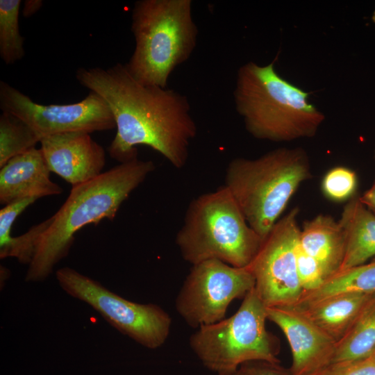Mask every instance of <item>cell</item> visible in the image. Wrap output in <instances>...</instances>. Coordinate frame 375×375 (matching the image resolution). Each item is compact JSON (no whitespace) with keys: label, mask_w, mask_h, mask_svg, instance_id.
I'll return each mask as SVG.
<instances>
[{"label":"cell","mask_w":375,"mask_h":375,"mask_svg":"<svg viewBox=\"0 0 375 375\" xmlns=\"http://www.w3.org/2000/svg\"><path fill=\"white\" fill-rule=\"evenodd\" d=\"M80 84L98 94L110 108L117 133L108 147L120 163L138 158V145L160 153L174 167L186 165L197 132L188 97L172 89L136 81L125 64L108 68H79Z\"/></svg>","instance_id":"1"},{"label":"cell","mask_w":375,"mask_h":375,"mask_svg":"<svg viewBox=\"0 0 375 375\" xmlns=\"http://www.w3.org/2000/svg\"><path fill=\"white\" fill-rule=\"evenodd\" d=\"M154 169L152 161L137 158L72 187L37 242L26 281L47 278L55 265L68 254L75 233L88 224L97 225L103 219L112 221L122 203Z\"/></svg>","instance_id":"2"},{"label":"cell","mask_w":375,"mask_h":375,"mask_svg":"<svg viewBox=\"0 0 375 375\" xmlns=\"http://www.w3.org/2000/svg\"><path fill=\"white\" fill-rule=\"evenodd\" d=\"M254 62L238 70L233 99L247 131L254 138L290 142L315 136L324 115L308 100V93L283 78L274 62Z\"/></svg>","instance_id":"3"},{"label":"cell","mask_w":375,"mask_h":375,"mask_svg":"<svg viewBox=\"0 0 375 375\" xmlns=\"http://www.w3.org/2000/svg\"><path fill=\"white\" fill-rule=\"evenodd\" d=\"M311 177L303 149L279 148L254 159H233L224 185L249 225L264 240L297 190Z\"/></svg>","instance_id":"4"},{"label":"cell","mask_w":375,"mask_h":375,"mask_svg":"<svg viewBox=\"0 0 375 375\" xmlns=\"http://www.w3.org/2000/svg\"><path fill=\"white\" fill-rule=\"evenodd\" d=\"M191 0H139L131 15L135 49L125 64L146 85L167 88L172 72L186 62L197 42Z\"/></svg>","instance_id":"5"},{"label":"cell","mask_w":375,"mask_h":375,"mask_svg":"<svg viewBox=\"0 0 375 375\" xmlns=\"http://www.w3.org/2000/svg\"><path fill=\"white\" fill-rule=\"evenodd\" d=\"M263 241L225 185L192 201L176 236L181 256L192 265L218 260L233 267H247Z\"/></svg>","instance_id":"6"},{"label":"cell","mask_w":375,"mask_h":375,"mask_svg":"<svg viewBox=\"0 0 375 375\" xmlns=\"http://www.w3.org/2000/svg\"><path fill=\"white\" fill-rule=\"evenodd\" d=\"M267 306L253 288L233 315L197 328L190 338V347L215 375H228L251 360L280 363L279 342L267 330Z\"/></svg>","instance_id":"7"},{"label":"cell","mask_w":375,"mask_h":375,"mask_svg":"<svg viewBox=\"0 0 375 375\" xmlns=\"http://www.w3.org/2000/svg\"><path fill=\"white\" fill-rule=\"evenodd\" d=\"M56 276L66 293L90 305L113 327L144 347L159 348L168 338L172 321L160 306L124 299L70 267L59 269Z\"/></svg>","instance_id":"8"},{"label":"cell","mask_w":375,"mask_h":375,"mask_svg":"<svg viewBox=\"0 0 375 375\" xmlns=\"http://www.w3.org/2000/svg\"><path fill=\"white\" fill-rule=\"evenodd\" d=\"M255 287L249 267H237L218 260L193 265L176 297L175 308L192 328L225 318L230 303Z\"/></svg>","instance_id":"9"},{"label":"cell","mask_w":375,"mask_h":375,"mask_svg":"<svg viewBox=\"0 0 375 375\" xmlns=\"http://www.w3.org/2000/svg\"><path fill=\"white\" fill-rule=\"evenodd\" d=\"M0 108L23 121L41 138L77 131L91 133L116 127L113 115L106 101L91 91L77 103L43 105L1 81Z\"/></svg>","instance_id":"10"},{"label":"cell","mask_w":375,"mask_h":375,"mask_svg":"<svg viewBox=\"0 0 375 375\" xmlns=\"http://www.w3.org/2000/svg\"><path fill=\"white\" fill-rule=\"evenodd\" d=\"M299 212L294 208L278 219L249 265L255 290L267 307H294L303 292L296 261Z\"/></svg>","instance_id":"11"},{"label":"cell","mask_w":375,"mask_h":375,"mask_svg":"<svg viewBox=\"0 0 375 375\" xmlns=\"http://www.w3.org/2000/svg\"><path fill=\"white\" fill-rule=\"evenodd\" d=\"M267 317L289 343L293 375H312L332 362L336 342L301 311L293 307H267Z\"/></svg>","instance_id":"12"},{"label":"cell","mask_w":375,"mask_h":375,"mask_svg":"<svg viewBox=\"0 0 375 375\" xmlns=\"http://www.w3.org/2000/svg\"><path fill=\"white\" fill-rule=\"evenodd\" d=\"M90 134L83 131L60 133L44 137L40 142L51 172L72 187L99 176L106 163L103 148Z\"/></svg>","instance_id":"13"},{"label":"cell","mask_w":375,"mask_h":375,"mask_svg":"<svg viewBox=\"0 0 375 375\" xmlns=\"http://www.w3.org/2000/svg\"><path fill=\"white\" fill-rule=\"evenodd\" d=\"M40 149L32 148L8 160L0 169V203L58 195L62 188L50 179Z\"/></svg>","instance_id":"14"},{"label":"cell","mask_w":375,"mask_h":375,"mask_svg":"<svg viewBox=\"0 0 375 375\" xmlns=\"http://www.w3.org/2000/svg\"><path fill=\"white\" fill-rule=\"evenodd\" d=\"M299 245L318 262L326 280L340 272L345 238L339 221L324 214L306 221L300 229Z\"/></svg>","instance_id":"15"},{"label":"cell","mask_w":375,"mask_h":375,"mask_svg":"<svg viewBox=\"0 0 375 375\" xmlns=\"http://www.w3.org/2000/svg\"><path fill=\"white\" fill-rule=\"evenodd\" d=\"M374 298L375 292H347L297 309L337 342Z\"/></svg>","instance_id":"16"},{"label":"cell","mask_w":375,"mask_h":375,"mask_svg":"<svg viewBox=\"0 0 375 375\" xmlns=\"http://www.w3.org/2000/svg\"><path fill=\"white\" fill-rule=\"evenodd\" d=\"M338 221L345 238L342 272L363 265L375 256V215L355 196L344 206Z\"/></svg>","instance_id":"17"},{"label":"cell","mask_w":375,"mask_h":375,"mask_svg":"<svg viewBox=\"0 0 375 375\" xmlns=\"http://www.w3.org/2000/svg\"><path fill=\"white\" fill-rule=\"evenodd\" d=\"M347 292H375V260L337 273L317 290L303 293L294 307L302 308Z\"/></svg>","instance_id":"18"},{"label":"cell","mask_w":375,"mask_h":375,"mask_svg":"<svg viewBox=\"0 0 375 375\" xmlns=\"http://www.w3.org/2000/svg\"><path fill=\"white\" fill-rule=\"evenodd\" d=\"M375 350V298L336 342L332 362L368 358Z\"/></svg>","instance_id":"19"},{"label":"cell","mask_w":375,"mask_h":375,"mask_svg":"<svg viewBox=\"0 0 375 375\" xmlns=\"http://www.w3.org/2000/svg\"><path fill=\"white\" fill-rule=\"evenodd\" d=\"M41 139L23 121L2 112L0 115V167L11 158L35 147Z\"/></svg>","instance_id":"20"},{"label":"cell","mask_w":375,"mask_h":375,"mask_svg":"<svg viewBox=\"0 0 375 375\" xmlns=\"http://www.w3.org/2000/svg\"><path fill=\"white\" fill-rule=\"evenodd\" d=\"M20 0H0V56L6 65L25 55L24 38L19 32Z\"/></svg>","instance_id":"21"},{"label":"cell","mask_w":375,"mask_h":375,"mask_svg":"<svg viewBox=\"0 0 375 375\" xmlns=\"http://www.w3.org/2000/svg\"><path fill=\"white\" fill-rule=\"evenodd\" d=\"M52 221L51 217L32 226L25 233L12 237L10 235L5 242L0 243V258L15 257L20 262L30 264L40 235L48 228Z\"/></svg>","instance_id":"22"},{"label":"cell","mask_w":375,"mask_h":375,"mask_svg":"<svg viewBox=\"0 0 375 375\" xmlns=\"http://www.w3.org/2000/svg\"><path fill=\"white\" fill-rule=\"evenodd\" d=\"M357 186V176L351 169L335 167L325 174L322 182V190L328 199L343 201L353 196Z\"/></svg>","instance_id":"23"},{"label":"cell","mask_w":375,"mask_h":375,"mask_svg":"<svg viewBox=\"0 0 375 375\" xmlns=\"http://www.w3.org/2000/svg\"><path fill=\"white\" fill-rule=\"evenodd\" d=\"M296 261L303 293L315 291L324 283L326 278L320 265L299 247V242L296 250Z\"/></svg>","instance_id":"24"},{"label":"cell","mask_w":375,"mask_h":375,"mask_svg":"<svg viewBox=\"0 0 375 375\" xmlns=\"http://www.w3.org/2000/svg\"><path fill=\"white\" fill-rule=\"evenodd\" d=\"M312 375H375V361L367 358L357 361L334 362Z\"/></svg>","instance_id":"25"},{"label":"cell","mask_w":375,"mask_h":375,"mask_svg":"<svg viewBox=\"0 0 375 375\" xmlns=\"http://www.w3.org/2000/svg\"><path fill=\"white\" fill-rule=\"evenodd\" d=\"M228 375H293L290 368L280 363L263 360H255L241 364Z\"/></svg>","instance_id":"26"},{"label":"cell","mask_w":375,"mask_h":375,"mask_svg":"<svg viewBox=\"0 0 375 375\" xmlns=\"http://www.w3.org/2000/svg\"><path fill=\"white\" fill-rule=\"evenodd\" d=\"M359 199L375 215V180L370 188L359 197Z\"/></svg>","instance_id":"27"},{"label":"cell","mask_w":375,"mask_h":375,"mask_svg":"<svg viewBox=\"0 0 375 375\" xmlns=\"http://www.w3.org/2000/svg\"><path fill=\"white\" fill-rule=\"evenodd\" d=\"M43 1L41 0H26L24 3L22 15L24 17H30L35 14L42 6Z\"/></svg>","instance_id":"28"},{"label":"cell","mask_w":375,"mask_h":375,"mask_svg":"<svg viewBox=\"0 0 375 375\" xmlns=\"http://www.w3.org/2000/svg\"><path fill=\"white\" fill-rule=\"evenodd\" d=\"M368 358L375 361V350Z\"/></svg>","instance_id":"29"},{"label":"cell","mask_w":375,"mask_h":375,"mask_svg":"<svg viewBox=\"0 0 375 375\" xmlns=\"http://www.w3.org/2000/svg\"><path fill=\"white\" fill-rule=\"evenodd\" d=\"M372 19V21L375 23V10L373 12Z\"/></svg>","instance_id":"30"},{"label":"cell","mask_w":375,"mask_h":375,"mask_svg":"<svg viewBox=\"0 0 375 375\" xmlns=\"http://www.w3.org/2000/svg\"><path fill=\"white\" fill-rule=\"evenodd\" d=\"M374 156H375V151H374Z\"/></svg>","instance_id":"31"}]
</instances>
